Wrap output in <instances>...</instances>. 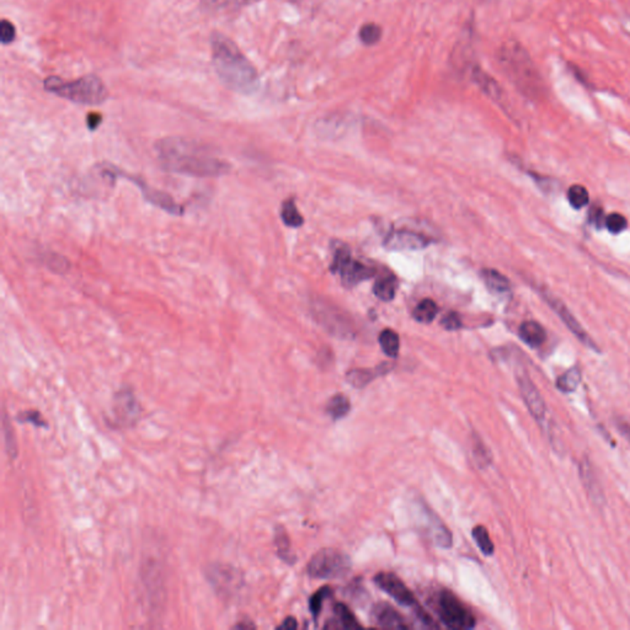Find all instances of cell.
I'll return each mask as SVG.
<instances>
[{
	"mask_svg": "<svg viewBox=\"0 0 630 630\" xmlns=\"http://www.w3.org/2000/svg\"><path fill=\"white\" fill-rule=\"evenodd\" d=\"M567 200L571 207H574L575 210H581L584 205H589V191L581 185H572L567 191Z\"/></svg>",
	"mask_w": 630,
	"mask_h": 630,
	"instance_id": "4dcf8cb0",
	"label": "cell"
},
{
	"mask_svg": "<svg viewBox=\"0 0 630 630\" xmlns=\"http://www.w3.org/2000/svg\"><path fill=\"white\" fill-rule=\"evenodd\" d=\"M102 173L114 176V178H119H119H127L131 183H134L136 186L139 188L146 201L151 202L156 207H159L160 210H164L165 212L171 213V215H181L183 213V207L173 201V197L170 196V195H166L164 192L159 191V190L151 188L148 183L143 181L142 178L132 176L129 173L121 171L117 168H114V166H106Z\"/></svg>",
	"mask_w": 630,
	"mask_h": 630,
	"instance_id": "8992f818",
	"label": "cell"
},
{
	"mask_svg": "<svg viewBox=\"0 0 630 630\" xmlns=\"http://www.w3.org/2000/svg\"><path fill=\"white\" fill-rule=\"evenodd\" d=\"M473 452H474V457L478 461V464L480 466H488L490 464V461H491V456H490V452H488V448L485 447L484 443L480 441L479 437L476 439L475 437L474 441V449H473Z\"/></svg>",
	"mask_w": 630,
	"mask_h": 630,
	"instance_id": "d590c367",
	"label": "cell"
},
{
	"mask_svg": "<svg viewBox=\"0 0 630 630\" xmlns=\"http://www.w3.org/2000/svg\"><path fill=\"white\" fill-rule=\"evenodd\" d=\"M436 611L439 621L449 629L468 630L476 626V619L471 609L456 594L447 589L439 592L437 596Z\"/></svg>",
	"mask_w": 630,
	"mask_h": 630,
	"instance_id": "277c9868",
	"label": "cell"
},
{
	"mask_svg": "<svg viewBox=\"0 0 630 630\" xmlns=\"http://www.w3.org/2000/svg\"><path fill=\"white\" fill-rule=\"evenodd\" d=\"M306 570L313 579H338L351 570V560L348 555L338 549H321L309 560Z\"/></svg>",
	"mask_w": 630,
	"mask_h": 630,
	"instance_id": "5b68a950",
	"label": "cell"
},
{
	"mask_svg": "<svg viewBox=\"0 0 630 630\" xmlns=\"http://www.w3.org/2000/svg\"><path fill=\"white\" fill-rule=\"evenodd\" d=\"M616 429L621 432V436L630 443V424L624 421H618L616 424Z\"/></svg>",
	"mask_w": 630,
	"mask_h": 630,
	"instance_id": "b9f144b4",
	"label": "cell"
},
{
	"mask_svg": "<svg viewBox=\"0 0 630 630\" xmlns=\"http://www.w3.org/2000/svg\"><path fill=\"white\" fill-rule=\"evenodd\" d=\"M429 244V240L422 234L407 232V230H399L389 234L388 237L384 242V247L388 250L393 252H402V250H420L425 249Z\"/></svg>",
	"mask_w": 630,
	"mask_h": 630,
	"instance_id": "9a60e30c",
	"label": "cell"
},
{
	"mask_svg": "<svg viewBox=\"0 0 630 630\" xmlns=\"http://www.w3.org/2000/svg\"><path fill=\"white\" fill-rule=\"evenodd\" d=\"M333 612L336 616V628L341 629H361L362 626L357 621L356 616L348 609L343 603H338L333 607Z\"/></svg>",
	"mask_w": 630,
	"mask_h": 630,
	"instance_id": "d4e9b609",
	"label": "cell"
},
{
	"mask_svg": "<svg viewBox=\"0 0 630 630\" xmlns=\"http://www.w3.org/2000/svg\"><path fill=\"white\" fill-rule=\"evenodd\" d=\"M591 223L594 224L597 228H602L603 225H606V217L603 215L602 208H594L591 210Z\"/></svg>",
	"mask_w": 630,
	"mask_h": 630,
	"instance_id": "ab89813d",
	"label": "cell"
},
{
	"mask_svg": "<svg viewBox=\"0 0 630 630\" xmlns=\"http://www.w3.org/2000/svg\"><path fill=\"white\" fill-rule=\"evenodd\" d=\"M503 53V62L506 64V68L511 70L512 75L517 78V82L520 80V84H535L539 82V79H535V77L533 64H530V60L525 58L523 50L520 48H506Z\"/></svg>",
	"mask_w": 630,
	"mask_h": 630,
	"instance_id": "5bb4252c",
	"label": "cell"
},
{
	"mask_svg": "<svg viewBox=\"0 0 630 630\" xmlns=\"http://www.w3.org/2000/svg\"><path fill=\"white\" fill-rule=\"evenodd\" d=\"M606 228L612 234H619L628 228V220L621 213H611L606 217Z\"/></svg>",
	"mask_w": 630,
	"mask_h": 630,
	"instance_id": "836d02e7",
	"label": "cell"
},
{
	"mask_svg": "<svg viewBox=\"0 0 630 630\" xmlns=\"http://www.w3.org/2000/svg\"><path fill=\"white\" fill-rule=\"evenodd\" d=\"M330 269L333 272L341 274L343 284L347 286H353L373 276V269L363 265L360 261L352 260L351 254L346 247L338 249Z\"/></svg>",
	"mask_w": 630,
	"mask_h": 630,
	"instance_id": "52a82bcc",
	"label": "cell"
},
{
	"mask_svg": "<svg viewBox=\"0 0 630 630\" xmlns=\"http://www.w3.org/2000/svg\"><path fill=\"white\" fill-rule=\"evenodd\" d=\"M23 421L25 422H32L33 425L45 426V420L42 419L41 414L37 411H26L23 412Z\"/></svg>",
	"mask_w": 630,
	"mask_h": 630,
	"instance_id": "f35d334b",
	"label": "cell"
},
{
	"mask_svg": "<svg viewBox=\"0 0 630 630\" xmlns=\"http://www.w3.org/2000/svg\"><path fill=\"white\" fill-rule=\"evenodd\" d=\"M424 512V520H425L426 530H429V537L441 548H451L452 547V535L446 525L439 520L432 511L427 508L422 510Z\"/></svg>",
	"mask_w": 630,
	"mask_h": 630,
	"instance_id": "ac0fdd59",
	"label": "cell"
},
{
	"mask_svg": "<svg viewBox=\"0 0 630 630\" xmlns=\"http://www.w3.org/2000/svg\"><path fill=\"white\" fill-rule=\"evenodd\" d=\"M45 89L80 105H100L107 99L105 84L94 74H87L73 82H65L60 77H50L45 80Z\"/></svg>",
	"mask_w": 630,
	"mask_h": 630,
	"instance_id": "3957f363",
	"label": "cell"
},
{
	"mask_svg": "<svg viewBox=\"0 0 630 630\" xmlns=\"http://www.w3.org/2000/svg\"><path fill=\"white\" fill-rule=\"evenodd\" d=\"M392 370V365L390 363H383L372 370H352L347 373L346 379L348 383H351L355 388H365V385H368L370 382H373L375 378H378L380 375H387L388 372Z\"/></svg>",
	"mask_w": 630,
	"mask_h": 630,
	"instance_id": "d6986e66",
	"label": "cell"
},
{
	"mask_svg": "<svg viewBox=\"0 0 630 630\" xmlns=\"http://www.w3.org/2000/svg\"><path fill=\"white\" fill-rule=\"evenodd\" d=\"M441 324H442L444 329L458 330L461 326V320L457 313L451 311V313H448V314L443 316L442 320H441Z\"/></svg>",
	"mask_w": 630,
	"mask_h": 630,
	"instance_id": "74e56055",
	"label": "cell"
},
{
	"mask_svg": "<svg viewBox=\"0 0 630 630\" xmlns=\"http://www.w3.org/2000/svg\"><path fill=\"white\" fill-rule=\"evenodd\" d=\"M481 276H483L486 287L493 293L503 294V293H507L511 289V284H510L508 279H507L506 276H503L501 272L496 271V269H483Z\"/></svg>",
	"mask_w": 630,
	"mask_h": 630,
	"instance_id": "44dd1931",
	"label": "cell"
},
{
	"mask_svg": "<svg viewBox=\"0 0 630 630\" xmlns=\"http://www.w3.org/2000/svg\"><path fill=\"white\" fill-rule=\"evenodd\" d=\"M379 343L387 356L392 357V358H395L397 356L400 341H399V336L395 331L390 329L383 330L379 335Z\"/></svg>",
	"mask_w": 630,
	"mask_h": 630,
	"instance_id": "484cf974",
	"label": "cell"
},
{
	"mask_svg": "<svg viewBox=\"0 0 630 630\" xmlns=\"http://www.w3.org/2000/svg\"><path fill=\"white\" fill-rule=\"evenodd\" d=\"M297 621H296V618H293V616H288V618H286V619L282 621V624H281V626H277V629L284 630H294L297 629Z\"/></svg>",
	"mask_w": 630,
	"mask_h": 630,
	"instance_id": "7bdbcfd3",
	"label": "cell"
},
{
	"mask_svg": "<svg viewBox=\"0 0 630 630\" xmlns=\"http://www.w3.org/2000/svg\"><path fill=\"white\" fill-rule=\"evenodd\" d=\"M210 46L215 73L224 85L242 94L255 92L259 75L237 45L228 37L215 32L210 37Z\"/></svg>",
	"mask_w": 630,
	"mask_h": 630,
	"instance_id": "7a4b0ae2",
	"label": "cell"
},
{
	"mask_svg": "<svg viewBox=\"0 0 630 630\" xmlns=\"http://www.w3.org/2000/svg\"><path fill=\"white\" fill-rule=\"evenodd\" d=\"M235 628H255L254 624H247V623H244V624H237L235 626Z\"/></svg>",
	"mask_w": 630,
	"mask_h": 630,
	"instance_id": "ee69618b",
	"label": "cell"
},
{
	"mask_svg": "<svg viewBox=\"0 0 630 630\" xmlns=\"http://www.w3.org/2000/svg\"><path fill=\"white\" fill-rule=\"evenodd\" d=\"M101 122H102V116L100 114L92 112V114H87V124L90 131H95L96 128L100 126Z\"/></svg>",
	"mask_w": 630,
	"mask_h": 630,
	"instance_id": "60d3db41",
	"label": "cell"
},
{
	"mask_svg": "<svg viewBox=\"0 0 630 630\" xmlns=\"http://www.w3.org/2000/svg\"><path fill=\"white\" fill-rule=\"evenodd\" d=\"M518 335L523 343L528 346L537 348L545 343L547 340V331L542 325L535 320H527L520 324Z\"/></svg>",
	"mask_w": 630,
	"mask_h": 630,
	"instance_id": "ffe728a7",
	"label": "cell"
},
{
	"mask_svg": "<svg viewBox=\"0 0 630 630\" xmlns=\"http://www.w3.org/2000/svg\"><path fill=\"white\" fill-rule=\"evenodd\" d=\"M580 478L591 501L597 506H603L606 503V498L603 493L602 485L599 483V476L594 471L592 463L587 458H584L580 461Z\"/></svg>",
	"mask_w": 630,
	"mask_h": 630,
	"instance_id": "2e32d148",
	"label": "cell"
},
{
	"mask_svg": "<svg viewBox=\"0 0 630 630\" xmlns=\"http://www.w3.org/2000/svg\"><path fill=\"white\" fill-rule=\"evenodd\" d=\"M314 314L320 324L335 335L341 338L351 336L353 331L351 321L338 308H333L331 304H325L320 301L314 306Z\"/></svg>",
	"mask_w": 630,
	"mask_h": 630,
	"instance_id": "9c48e42d",
	"label": "cell"
},
{
	"mask_svg": "<svg viewBox=\"0 0 630 630\" xmlns=\"http://www.w3.org/2000/svg\"><path fill=\"white\" fill-rule=\"evenodd\" d=\"M330 596H333V589L329 587V586H323L321 589H318L309 599V609H311V613L313 614L315 621H316L318 616L321 612L323 603H324L325 599H329Z\"/></svg>",
	"mask_w": 630,
	"mask_h": 630,
	"instance_id": "1f68e13d",
	"label": "cell"
},
{
	"mask_svg": "<svg viewBox=\"0 0 630 630\" xmlns=\"http://www.w3.org/2000/svg\"><path fill=\"white\" fill-rule=\"evenodd\" d=\"M281 218L286 225L292 227V228H297L303 224V217L298 212L297 205L293 200H287L284 202L282 210H281Z\"/></svg>",
	"mask_w": 630,
	"mask_h": 630,
	"instance_id": "83f0119b",
	"label": "cell"
},
{
	"mask_svg": "<svg viewBox=\"0 0 630 630\" xmlns=\"http://www.w3.org/2000/svg\"><path fill=\"white\" fill-rule=\"evenodd\" d=\"M397 279L393 274H385L377 281L373 287L375 294L384 301H392L397 292Z\"/></svg>",
	"mask_w": 630,
	"mask_h": 630,
	"instance_id": "7402d4cb",
	"label": "cell"
},
{
	"mask_svg": "<svg viewBox=\"0 0 630 630\" xmlns=\"http://www.w3.org/2000/svg\"><path fill=\"white\" fill-rule=\"evenodd\" d=\"M274 540H276V545H277L279 557L284 559V562H294L296 557H294L292 552H291V543H289L287 533H286V530H284V528H279V530L276 532V539H274Z\"/></svg>",
	"mask_w": 630,
	"mask_h": 630,
	"instance_id": "d6a6232c",
	"label": "cell"
},
{
	"mask_svg": "<svg viewBox=\"0 0 630 630\" xmlns=\"http://www.w3.org/2000/svg\"><path fill=\"white\" fill-rule=\"evenodd\" d=\"M516 377L520 395L525 402V407L530 410V415L533 416L535 420L542 422L547 414V407H545V402H544L542 394L535 387V384L532 382L530 375H527L525 372L520 370L517 373Z\"/></svg>",
	"mask_w": 630,
	"mask_h": 630,
	"instance_id": "8fae6325",
	"label": "cell"
},
{
	"mask_svg": "<svg viewBox=\"0 0 630 630\" xmlns=\"http://www.w3.org/2000/svg\"><path fill=\"white\" fill-rule=\"evenodd\" d=\"M372 619L375 626L385 629H409L410 626L388 603H378L372 609Z\"/></svg>",
	"mask_w": 630,
	"mask_h": 630,
	"instance_id": "e0dca14e",
	"label": "cell"
},
{
	"mask_svg": "<svg viewBox=\"0 0 630 630\" xmlns=\"http://www.w3.org/2000/svg\"><path fill=\"white\" fill-rule=\"evenodd\" d=\"M437 311H439V306L432 299H424L416 306L415 311H414V318L419 323L429 324L436 318Z\"/></svg>",
	"mask_w": 630,
	"mask_h": 630,
	"instance_id": "4316f807",
	"label": "cell"
},
{
	"mask_svg": "<svg viewBox=\"0 0 630 630\" xmlns=\"http://www.w3.org/2000/svg\"><path fill=\"white\" fill-rule=\"evenodd\" d=\"M543 297L544 299H545V301L548 303L549 306L552 308V311H555V314L562 319V323L565 324L567 329L570 330L571 333L575 335L576 338H577L580 343H584V346L589 347V348L594 350V351L599 352L597 343H594L592 338H591L589 333H587V331L582 328V325L577 321V319H576L574 314L569 311V308L565 306V303H564L562 299L555 297V296L550 292H544Z\"/></svg>",
	"mask_w": 630,
	"mask_h": 630,
	"instance_id": "ba28073f",
	"label": "cell"
},
{
	"mask_svg": "<svg viewBox=\"0 0 630 630\" xmlns=\"http://www.w3.org/2000/svg\"><path fill=\"white\" fill-rule=\"evenodd\" d=\"M15 36H16V30H15L14 25L10 23L9 20L3 18L1 23H0V40H1V43L8 45L10 42L14 41Z\"/></svg>",
	"mask_w": 630,
	"mask_h": 630,
	"instance_id": "8d00e7d4",
	"label": "cell"
},
{
	"mask_svg": "<svg viewBox=\"0 0 630 630\" xmlns=\"http://www.w3.org/2000/svg\"><path fill=\"white\" fill-rule=\"evenodd\" d=\"M257 0H202L203 8L208 10H232L235 8H240L244 5L250 4Z\"/></svg>",
	"mask_w": 630,
	"mask_h": 630,
	"instance_id": "f546056e",
	"label": "cell"
},
{
	"mask_svg": "<svg viewBox=\"0 0 630 630\" xmlns=\"http://www.w3.org/2000/svg\"><path fill=\"white\" fill-rule=\"evenodd\" d=\"M351 410V404L350 400L345 397L343 394H336L330 399L328 405H326V412L329 414L330 417L333 420H340L348 414V411Z\"/></svg>",
	"mask_w": 630,
	"mask_h": 630,
	"instance_id": "cb8c5ba5",
	"label": "cell"
},
{
	"mask_svg": "<svg viewBox=\"0 0 630 630\" xmlns=\"http://www.w3.org/2000/svg\"><path fill=\"white\" fill-rule=\"evenodd\" d=\"M207 575L210 584L215 587V592H218L220 596L225 599H230L232 594L237 592L242 584L237 570H234L233 567L229 565H220V564L213 565L210 567Z\"/></svg>",
	"mask_w": 630,
	"mask_h": 630,
	"instance_id": "7c38bea8",
	"label": "cell"
},
{
	"mask_svg": "<svg viewBox=\"0 0 630 630\" xmlns=\"http://www.w3.org/2000/svg\"><path fill=\"white\" fill-rule=\"evenodd\" d=\"M156 153L164 168L195 178H217L229 173L230 165L213 156L200 144L180 137L156 143Z\"/></svg>",
	"mask_w": 630,
	"mask_h": 630,
	"instance_id": "6da1fadb",
	"label": "cell"
},
{
	"mask_svg": "<svg viewBox=\"0 0 630 630\" xmlns=\"http://www.w3.org/2000/svg\"><path fill=\"white\" fill-rule=\"evenodd\" d=\"M582 375L579 367H572L560 375L557 380V388L562 393H572L580 385Z\"/></svg>",
	"mask_w": 630,
	"mask_h": 630,
	"instance_id": "603a6c76",
	"label": "cell"
},
{
	"mask_svg": "<svg viewBox=\"0 0 630 630\" xmlns=\"http://www.w3.org/2000/svg\"><path fill=\"white\" fill-rule=\"evenodd\" d=\"M471 535H473L475 543L479 547L483 554H485V555H493L495 545H493V540L490 538L488 530L485 528L484 525H476V527H474Z\"/></svg>",
	"mask_w": 630,
	"mask_h": 630,
	"instance_id": "f1b7e54d",
	"label": "cell"
},
{
	"mask_svg": "<svg viewBox=\"0 0 630 630\" xmlns=\"http://www.w3.org/2000/svg\"><path fill=\"white\" fill-rule=\"evenodd\" d=\"M139 404L129 389L119 390L114 402V415L116 422L121 426L134 425L139 417Z\"/></svg>",
	"mask_w": 630,
	"mask_h": 630,
	"instance_id": "4fadbf2b",
	"label": "cell"
},
{
	"mask_svg": "<svg viewBox=\"0 0 630 630\" xmlns=\"http://www.w3.org/2000/svg\"><path fill=\"white\" fill-rule=\"evenodd\" d=\"M373 581L379 589H383L385 594H388L392 599H395L399 604H402L404 607H412L414 611L416 608L420 607L414 594L407 589V584H404L393 572H378L375 576Z\"/></svg>",
	"mask_w": 630,
	"mask_h": 630,
	"instance_id": "30bf717a",
	"label": "cell"
},
{
	"mask_svg": "<svg viewBox=\"0 0 630 630\" xmlns=\"http://www.w3.org/2000/svg\"><path fill=\"white\" fill-rule=\"evenodd\" d=\"M380 36H382V30L375 23H367L360 31V37L365 45H373L379 41Z\"/></svg>",
	"mask_w": 630,
	"mask_h": 630,
	"instance_id": "e575fe53",
	"label": "cell"
}]
</instances>
